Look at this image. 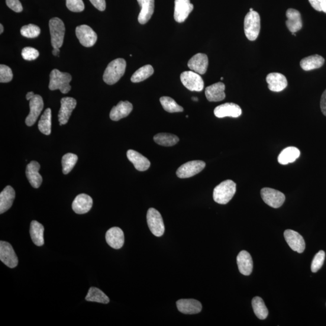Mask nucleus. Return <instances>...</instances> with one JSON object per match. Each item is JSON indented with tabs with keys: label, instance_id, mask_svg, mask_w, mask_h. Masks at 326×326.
I'll list each match as a JSON object with an SVG mask.
<instances>
[{
	"label": "nucleus",
	"instance_id": "2f4dec72",
	"mask_svg": "<svg viewBox=\"0 0 326 326\" xmlns=\"http://www.w3.org/2000/svg\"><path fill=\"white\" fill-rule=\"evenodd\" d=\"M324 59L318 54H315L303 59L300 62V66L305 71H311L319 69L323 66Z\"/></svg>",
	"mask_w": 326,
	"mask_h": 326
},
{
	"label": "nucleus",
	"instance_id": "bb28decb",
	"mask_svg": "<svg viewBox=\"0 0 326 326\" xmlns=\"http://www.w3.org/2000/svg\"><path fill=\"white\" fill-rule=\"evenodd\" d=\"M127 157L128 160L134 164L135 169L140 172L146 171L151 166L150 160L137 151H128Z\"/></svg>",
	"mask_w": 326,
	"mask_h": 326
},
{
	"label": "nucleus",
	"instance_id": "603ef678",
	"mask_svg": "<svg viewBox=\"0 0 326 326\" xmlns=\"http://www.w3.org/2000/svg\"><path fill=\"white\" fill-rule=\"evenodd\" d=\"M3 31H4V27H3V25L1 24H0V34H2Z\"/></svg>",
	"mask_w": 326,
	"mask_h": 326
},
{
	"label": "nucleus",
	"instance_id": "9d476101",
	"mask_svg": "<svg viewBox=\"0 0 326 326\" xmlns=\"http://www.w3.org/2000/svg\"><path fill=\"white\" fill-rule=\"evenodd\" d=\"M76 35L83 46L91 47L98 40V35L92 28L87 25H81L76 28Z\"/></svg>",
	"mask_w": 326,
	"mask_h": 326
},
{
	"label": "nucleus",
	"instance_id": "58836bf2",
	"mask_svg": "<svg viewBox=\"0 0 326 326\" xmlns=\"http://www.w3.org/2000/svg\"><path fill=\"white\" fill-rule=\"evenodd\" d=\"M78 157L75 154L68 153L64 155L62 159L63 173L67 175L70 173L75 166Z\"/></svg>",
	"mask_w": 326,
	"mask_h": 326
},
{
	"label": "nucleus",
	"instance_id": "f3484780",
	"mask_svg": "<svg viewBox=\"0 0 326 326\" xmlns=\"http://www.w3.org/2000/svg\"><path fill=\"white\" fill-rule=\"evenodd\" d=\"M105 239L106 243L114 249H121L124 246L125 235L120 228L115 227L109 229L106 232Z\"/></svg>",
	"mask_w": 326,
	"mask_h": 326
},
{
	"label": "nucleus",
	"instance_id": "423d86ee",
	"mask_svg": "<svg viewBox=\"0 0 326 326\" xmlns=\"http://www.w3.org/2000/svg\"><path fill=\"white\" fill-rule=\"evenodd\" d=\"M147 222L151 233L157 237H161L164 233L163 219L160 213L154 208H150L147 213Z\"/></svg>",
	"mask_w": 326,
	"mask_h": 326
},
{
	"label": "nucleus",
	"instance_id": "79ce46f5",
	"mask_svg": "<svg viewBox=\"0 0 326 326\" xmlns=\"http://www.w3.org/2000/svg\"><path fill=\"white\" fill-rule=\"evenodd\" d=\"M13 79V73L11 68L7 66H0V82L8 83Z\"/></svg>",
	"mask_w": 326,
	"mask_h": 326
},
{
	"label": "nucleus",
	"instance_id": "1a4fd4ad",
	"mask_svg": "<svg viewBox=\"0 0 326 326\" xmlns=\"http://www.w3.org/2000/svg\"><path fill=\"white\" fill-rule=\"evenodd\" d=\"M205 167L204 161L195 160L186 163L179 168L176 175L180 179H189L201 172Z\"/></svg>",
	"mask_w": 326,
	"mask_h": 326
},
{
	"label": "nucleus",
	"instance_id": "72a5a7b5",
	"mask_svg": "<svg viewBox=\"0 0 326 326\" xmlns=\"http://www.w3.org/2000/svg\"><path fill=\"white\" fill-rule=\"evenodd\" d=\"M38 129L42 133L45 135H50L51 132V111L50 108H47L41 115L38 122Z\"/></svg>",
	"mask_w": 326,
	"mask_h": 326
},
{
	"label": "nucleus",
	"instance_id": "473e14b6",
	"mask_svg": "<svg viewBox=\"0 0 326 326\" xmlns=\"http://www.w3.org/2000/svg\"><path fill=\"white\" fill-rule=\"evenodd\" d=\"M85 300L88 302L103 303V304H108L109 302L108 296L101 289L95 288V287H92L90 288Z\"/></svg>",
	"mask_w": 326,
	"mask_h": 326
},
{
	"label": "nucleus",
	"instance_id": "412c9836",
	"mask_svg": "<svg viewBox=\"0 0 326 326\" xmlns=\"http://www.w3.org/2000/svg\"><path fill=\"white\" fill-rule=\"evenodd\" d=\"M266 80L269 84V88L274 92H282L288 86L286 77L281 73H270L266 76Z\"/></svg>",
	"mask_w": 326,
	"mask_h": 326
},
{
	"label": "nucleus",
	"instance_id": "864d4df0",
	"mask_svg": "<svg viewBox=\"0 0 326 326\" xmlns=\"http://www.w3.org/2000/svg\"><path fill=\"white\" fill-rule=\"evenodd\" d=\"M193 99L195 101H198V98H193Z\"/></svg>",
	"mask_w": 326,
	"mask_h": 326
},
{
	"label": "nucleus",
	"instance_id": "393cba45",
	"mask_svg": "<svg viewBox=\"0 0 326 326\" xmlns=\"http://www.w3.org/2000/svg\"><path fill=\"white\" fill-rule=\"evenodd\" d=\"M133 106L131 103L128 101H121L112 108L109 117L113 121H118L130 115Z\"/></svg>",
	"mask_w": 326,
	"mask_h": 326
},
{
	"label": "nucleus",
	"instance_id": "39448f33",
	"mask_svg": "<svg viewBox=\"0 0 326 326\" xmlns=\"http://www.w3.org/2000/svg\"><path fill=\"white\" fill-rule=\"evenodd\" d=\"M51 35V43L53 48H60L63 46L66 27L64 22L59 18H51L49 21Z\"/></svg>",
	"mask_w": 326,
	"mask_h": 326
},
{
	"label": "nucleus",
	"instance_id": "b1692460",
	"mask_svg": "<svg viewBox=\"0 0 326 326\" xmlns=\"http://www.w3.org/2000/svg\"><path fill=\"white\" fill-rule=\"evenodd\" d=\"M40 169V165L37 161H31L26 167V176L31 186L35 189H38L41 185L43 182L42 177L39 170Z\"/></svg>",
	"mask_w": 326,
	"mask_h": 326
},
{
	"label": "nucleus",
	"instance_id": "20e7f679",
	"mask_svg": "<svg viewBox=\"0 0 326 326\" xmlns=\"http://www.w3.org/2000/svg\"><path fill=\"white\" fill-rule=\"evenodd\" d=\"M260 31V17L259 13L250 11L244 19V31L248 40L253 41L259 36Z\"/></svg>",
	"mask_w": 326,
	"mask_h": 326
},
{
	"label": "nucleus",
	"instance_id": "c03bdc74",
	"mask_svg": "<svg viewBox=\"0 0 326 326\" xmlns=\"http://www.w3.org/2000/svg\"><path fill=\"white\" fill-rule=\"evenodd\" d=\"M21 55L24 60L34 61L37 59L40 53L33 47H27L22 50Z\"/></svg>",
	"mask_w": 326,
	"mask_h": 326
},
{
	"label": "nucleus",
	"instance_id": "a18cd8bd",
	"mask_svg": "<svg viewBox=\"0 0 326 326\" xmlns=\"http://www.w3.org/2000/svg\"><path fill=\"white\" fill-rule=\"evenodd\" d=\"M6 2L8 7L15 12H21L23 10L21 3L19 0H6Z\"/></svg>",
	"mask_w": 326,
	"mask_h": 326
},
{
	"label": "nucleus",
	"instance_id": "a19ab883",
	"mask_svg": "<svg viewBox=\"0 0 326 326\" xmlns=\"http://www.w3.org/2000/svg\"><path fill=\"white\" fill-rule=\"evenodd\" d=\"M325 259V253L324 251H319L315 255L311 264V271L312 273H317L321 269Z\"/></svg>",
	"mask_w": 326,
	"mask_h": 326
},
{
	"label": "nucleus",
	"instance_id": "5fc2aeb1",
	"mask_svg": "<svg viewBox=\"0 0 326 326\" xmlns=\"http://www.w3.org/2000/svg\"><path fill=\"white\" fill-rule=\"evenodd\" d=\"M250 11H253V8H250Z\"/></svg>",
	"mask_w": 326,
	"mask_h": 326
},
{
	"label": "nucleus",
	"instance_id": "dca6fc26",
	"mask_svg": "<svg viewBox=\"0 0 326 326\" xmlns=\"http://www.w3.org/2000/svg\"><path fill=\"white\" fill-rule=\"evenodd\" d=\"M214 114L218 118L226 117L238 118L242 114V109L235 103H226L217 106L215 109Z\"/></svg>",
	"mask_w": 326,
	"mask_h": 326
},
{
	"label": "nucleus",
	"instance_id": "3c124183",
	"mask_svg": "<svg viewBox=\"0 0 326 326\" xmlns=\"http://www.w3.org/2000/svg\"><path fill=\"white\" fill-rule=\"evenodd\" d=\"M52 53L53 55L55 56L59 55L60 53V48H53Z\"/></svg>",
	"mask_w": 326,
	"mask_h": 326
},
{
	"label": "nucleus",
	"instance_id": "09e8293b",
	"mask_svg": "<svg viewBox=\"0 0 326 326\" xmlns=\"http://www.w3.org/2000/svg\"><path fill=\"white\" fill-rule=\"evenodd\" d=\"M318 12H323L326 14V0H318Z\"/></svg>",
	"mask_w": 326,
	"mask_h": 326
},
{
	"label": "nucleus",
	"instance_id": "ddd939ff",
	"mask_svg": "<svg viewBox=\"0 0 326 326\" xmlns=\"http://www.w3.org/2000/svg\"><path fill=\"white\" fill-rule=\"evenodd\" d=\"M61 104L58 118H59L60 125H66L69 122L73 111L76 108L77 102L74 98L66 97L61 99Z\"/></svg>",
	"mask_w": 326,
	"mask_h": 326
},
{
	"label": "nucleus",
	"instance_id": "4be33fe9",
	"mask_svg": "<svg viewBox=\"0 0 326 326\" xmlns=\"http://www.w3.org/2000/svg\"><path fill=\"white\" fill-rule=\"evenodd\" d=\"M286 15L287 21L286 25L292 35H296L297 32L301 30L303 27V22L301 14L298 10L289 9L287 10Z\"/></svg>",
	"mask_w": 326,
	"mask_h": 326
},
{
	"label": "nucleus",
	"instance_id": "f704fd0d",
	"mask_svg": "<svg viewBox=\"0 0 326 326\" xmlns=\"http://www.w3.org/2000/svg\"><path fill=\"white\" fill-rule=\"evenodd\" d=\"M252 306H253L254 314L257 317L260 319H266L269 315V310H268L265 304L262 299L259 297H256L252 300Z\"/></svg>",
	"mask_w": 326,
	"mask_h": 326
},
{
	"label": "nucleus",
	"instance_id": "5701e85b",
	"mask_svg": "<svg viewBox=\"0 0 326 326\" xmlns=\"http://www.w3.org/2000/svg\"><path fill=\"white\" fill-rule=\"evenodd\" d=\"M225 85L224 83L218 82L206 87L205 96L209 102H220L225 98Z\"/></svg>",
	"mask_w": 326,
	"mask_h": 326
},
{
	"label": "nucleus",
	"instance_id": "f8f14e48",
	"mask_svg": "<svg viewBox=\"0 0 326 326\" xmlns=\"http://www.w3.org/2000/svg\"><path fill=\"white\" fill-rule=\"evenodd\" d=\"M29 106H30V113L25 119V124L28 127H32L37 122L41 111H43L44 108L43 98L40 95H35L31 100Z\"/></svg>",
	"mask_w": 326,
	"mask_h": 326
},
{
	"label": "nucleus",
	"instance_id": "a878e982",
	"mask_svg": "<svg viewBox=\"0 0 326 326\" xmlns=\"http://www.w3.org/2000/svg\"><path fill=\"white\" fill-rule=\"evenodd\" d=\"M237 263L240 272L244 276H249L253 271V259L247 251H242L237 257Z\"/></svg>",
	"mask_w": 326,
	"mask_h": 326
},
{
	"label": "nucleus",
	"instance_id": "cd10ccee",
	"mask_svg": "<svg viewBox=\"0 0 326 326\" xmlns=\"http://www.w3.org/2000/svg\"><path fill=\"white\" fill-rule=\"evenodd\" d=\"M140 6L141 11L138 15V21L141 24L147 23L154 12V0H137Z\"/></svg>",
	"mask_w": 326,
	"mask_h": 326
},
{
	"label": "nucleus",
	"instance_id": "6e6552de",
	"mask_svg": "<svg viewBox=\"0 0 326 326\" xmlns=\"http://www.w3.org/2000/svg\"><path fill=\"white\" fill-rule=\"evenodd\" d=\"M260 194L263 201L274 209L280 208L285 201V196L283 193L268 187L261 189Z\"/></svg>",
	"mask_w": 326,
	"mask_h": 326
},
{
	"label": "nucleus",
	"instance_id": "7c9ffc66",
	"mask_svg": "<svg viewBox=\"0 0 326 326\" xmlns=\"http://www.w3.org/2000/svg\"><path fill=\"white\" fill-rule=\"evenodd\" d=\"M300 156V151L295 147H288L281 152L278 157L279 163L282 165L294 162Z\"/></svg>",
	"mask_w": 326,
	"mask_h": 326
},
{
	"label": "nucleus",
	"instance_id": "6ab92c4d",
	"mask_svg": "<svg viewBox=\"0 0 326 326\" xmlns=\"http://www.w3.org/2000/svg\"><path fill=\"white\" fill-rule=\"evenodd\" d=\"M177 309L183 314L193 315L198 314L202 311V305L194 299H181L176 302Z\"/></svg>",
	"mask_w": 326,
	"mask_h": 326
},
{
	"label": "nucleus",
	"instance_id": "f03ea898",
	"mask_svg": "<svg viewBox=\"0 0 326 326\" xmlns=\"http://www.w3.org/2000/svg\"><path fill=\"white\" fill-rule=\"evenodd\" d=\"M236 192V185L230 180L224 181L215 187L214 190V199L219 204H227L230 202Z\"/></svg>",
	"mask_w": 326,
	"mask_h": 326
},
{
	"label": "nucleus",
	"instance_id": "f257e3e1",
	"mask_svg": "<svg viewBox=\"0 0 326 326\" xmlns=\"http://www.w3.org/2000/svg\"><path fill=\"white\" fill-rule=\"evenodd\" d=\"M127 63L124 59L118 58L108 64L103 74V79L108 85H114L124 75Z\"/></svg>",
	"mask_w": 326,
	"mask_h": 326
},
{
	"label": "nucleus",
	"instance_id": "e433bc0d",
	"mask_svg": "<svg viewBox=\"0 0 326 326\" xmlns=\"http://www.w3.org/2000/svg\"><path fill=\"white\" fill-rule=\"evenodd\" d=\"M154 70L151 65H146L140 68L135 72L131 77V81L133 83H138L149 78L153 75Z\"/></svg>",
	"mask_w": 326,
	"mask_h": 326
},
{
	"label": "nucleus",
	"instance_id": "c85d7f7f",
	"mask_svg": "<svg viewBox=\"0 0 326 326\" xmlns=\"http://www.w3.org/2000/svg\"><path fill=\"white\" fill-rule=\"evenodd\" d=\"M15 198L14 189L11 186H6L0 193V214H4L11 208Z\"/></svg>",
	"mask_w": 326,
	"mask_h": 326
},
{
	"label": "nucleus",
	"instance_id": "4468645a",
	"mask_svg": "<svg viewBox=\"0 0 326 326\" xmlns=\"http://www.w3.org/2000/svg\"><path fill=\"white\" fill-rule=\"evenodd\" d=\"M284 236L287 244L293 251L302 253L305 250L304 239L298 232L292 230H286L284 232Z\"/></svg>",
	"mask_w": 326,
	"mask_h": 326
},
{
	"label": "nucleus",
	"instance_id": "49530a36",
	"mask_svg": "<svg viewBox=\"0 0 326 326\" xmlns=\"http://www.w3.org/2000/svg\"><path fill=\"white\" fill-rule=\"evenodd\" d=\"M92 4L100 11H104L106 9L105 0H90Z\"/></svg>",
	"mask_w": 326,
	"mask_h": 326
},
{
	"label": "nucleus",
	"instance_id": "c9c22d12",
	"mask_svg": "<svg viewBox=\"0 0 326 326\" xmlns=\"http://www.w3.org/2000/svg\"><path fill=\"white\" fill-rule=\"evenodd\" d=\"M155 142L163 146H172L179 141V138L176 135L168 133H160L155 135Z\"/></svg>",
	"mask_w": 326,
	"mask_h": 326
},
{
	"label": "nucleus",
	"instance_id": "37998d69",
	"mask_svg": "<svg viewBox=\"0 0 326 326\" xmlns=\"http://www.w3.org/2000/svg\"><path fill=\"white\" fill-rule=\"evenodd\" d=\"M67 8L73 12H82L85 5L82 0H66Z\"/></svg>",
	"mask_w": 326,
	"mask_h": 326
},
{
	"label": "nucleus",
	"instance_id": "a211bd4d",
	"mask_svg": "<svg viewBox=\"0 0 326 326\" xmlns=\"http://www.w3.org/2000/svg\"><path fill=\"white\" fill-rule=\"evenodd\" d=\"M93 204L91 196L82 193L77 195L72 203L73 211L77 214L82 215L88 213L92 208Z\"/></svg>",
	"mask_w": 326,
	"mask_h": 326
},
{
	"label": "nucleus",
	"instance_id": "2eb2a0df",
	"mask_svg": "<svg viewBox=\"0 0 326 326\" xmlns=\"http://www.w3.org/2000/svg\"><path fill=\"white\" fill-rule=\"evenodd\" d=\"M193 9V5L190 0H175L174 19L179 23L185 22Z\"/></svg>",
	"mask_w": 326,
	"mask_h": 326
},
{
	"label": "nucleus",
	"instance_id": "6e6d98bb",
	"mask_svg": "<svg viewBox=\"0 0 326 326\" xmlns=\"http://www.w3.org/2000/svg\"><path fill=\"white\" fill-rule=\"evenodd\" d=\"M221 80H223L224 79V77H221Z\"/></svg>",
	"mask_w": 326,
	"mask_h": 326
},
{
	"label": "nucleus",
	"instance_id": "9b49d317",
	"mask_svg": "<svg viewBox=\"0 0 326 326\" xmlns=\"http://www.w3.org/2000/svg\"><path fill=\"white\" fill-rule=\"evenodd\" d=\"M0 260L6 266L14 269L18 265V259L12 245L7 242L0 243Z\"/></svg>",
	"mask_w": 326,
	"mask_h": 326
},
{
	"label": "nucleus",
	"instance_id": "0eeeda50",
	"mask_svg": "<svg viewBox=\"0 0 326 326\" xmlns=\"http://www.w3.org/2000/svg\"><path fill=\"white\" fill-rule=\"evenodd\" d=\"M181 81L186 88L192 92H201L204 83L201 76L193 71H187L181 75Z\"/></svg>",
	"mask_w": 326,
	"mask_h": 326
},
{
	"label": "nucleus",
	"instance_id": "8fccbe9b",
	"mask_svg": "<svg viewBox=\"0 0 326 326\" xmlns=\"http://www.w3.org/2000/svg\"><path fill=\"white\" fill-rule=\"evenodd\" d=\"M35 95L34 92H28L26 95V99L27 101H31V100L34 98Z\"/></svg>",
	"mask_w": 326,
	"mask_h": 326
},
{
	"label": "nucleus",
	"instance_id": "c756f323",
	"mask_svg": "<svg viewBox=\"0 0 326 326\" xmlns=\"http://www.w3.org/2000/svg\"><path fill=\"white\" fill-rule=\"evenodd\" d=\"M44 227L43 225L37 221H32L31 224L30 234L32 241L38 247H41L44 244Z\"/></svg>",
	"mask_w": 326,
	"mask_h": 326
},
{
	"label": "nucleus",
	"instance_id": "7ed1b4c3",
	"mask_svg": "<svg viewBox=\"0 0 326 326\" xmlns=\"http://www.w3.org/2000/svg\"><path fill=\"white\" fill-rule=\"evenodd\" d=\"M72 77L70 74L61 72L57 69L51 71L50 75L49 89L50 90H60L63 94H67L70 91V83L72 81Z\"/></svg>",
	"mask_w": 326,
	"mask_h": 326
},
{
	"label": "nucleus",
	"instance_id": "ea45409f",
	"mask_svg": "<svg viewBox=\"0 0 326 326\" xmlns=\"http://www.w3.org/2000/svg\"><path fill=\"white\" fill-rule=\"evenodd\" d=\"M41 29L35 24L24 25L21 29V34L22 36L28 38H37L40 35Z\"/></svg>",
	"mask_w": 326,
	"mask_h": 326
},
{
	"label": "nucleus",
	"instance_id": "aec40b11",
	"mask_svg": "<svg viewBox=\"0 0 326 326\" xmlns=\"http://www.w3.org/2000/svg\"><path fill=\"white\" fill-rule=\"evenodd\" d=\"M208 57L203 53L195 54L188 62L189 69L199 75H204L208 70Z\"/></svg>",
	"mask_w": 326,
	"mask_h": 326
},
{
	"label": "nucleus",
	"instance_id": "4c0bfd02",
	"mask_svg": "<svg viewBox=\"0 0 326 326\" xmlns=\"http://www.w3.org/2000/svg\"><path fill=\"white\" fill-rule=\"evenodd\" d=\"M160 101L164 110L168 112H180L184 111L182 106L177 104V103L174 101L172 98H170V97H162V98H160Z\"/></svg>",
	"mask_w": 326,
	"mask_h": 326
},
{
	"label": "nucleus",
	"instance_id": "de8ad7c7",
	"mask_svg": "<svg viewBox=\"0 0 326 326\" xmlns=\"http://www.w3.org/2000/svg\"><path fill=\"white\" fill-rule=\"evenodd\" d=\"M320 107L322 114L326 116V90L321 96Z\"/></svg>",
	"mask_w": 326,
	"mask_h": 326
}]
</instances>
